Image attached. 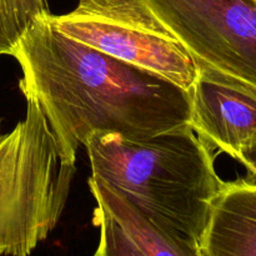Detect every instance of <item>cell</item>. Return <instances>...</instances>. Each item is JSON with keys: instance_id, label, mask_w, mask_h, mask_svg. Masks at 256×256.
<instances>
[{"instance_id": "6da1fadb", "label": "cell", "mask_w": 256, "mask_h": 256, "mask_svg": "<svg viewBox=\"0 0 256 256\" xmlns=\"http://www.w3.org/2000/svg\"><path fill=\"white\" fill-rule=\"evenodd\" d=\"M46 16L12 56L22 68L20 90L42 108L70 162L92 132L142 139L189 124V92L65 36Z\"/></svg>"}, {"instance_id": "7a4b0ae2", "label": "cell", "mask_w": 256, "mask_h": 256, "mask_svg": "<svg viewBox=\"0 0 256 256\" xmlns=\"http://www.w3.org/2000/svg\"><path fill=\"white\" fill-rule=\"evenodd\" d=\"M84 146L94 179L199 248L224 182L210 145L189 124L142 139L92 132Z\"/></svg>"}, {"instance_id": "3957f363", "label": "cell", "mask_w": 256, "mask_h": 256, "mask_svg": "<svg viewBox=\"0 0 256 256\" xmlns=\"http://www.w3.org/2000/svg\"><path fill=\"white\" fill-rule=\"evenodd\" d=\"M25 99L24 119L0 135V256H30L48 239L76 172L42 108Z\"/></svg>"}, {"instance_id": "277c9868", "label": "cell", "mask_w": 256, "mask_h": 256, "mask_svg": "<svg viewBox=\"0 0 256 256\" xmlns=\"http://www.w3.org/2000/svg\"><path fill=\"white\" fill-rule=\"evenodd\" d=\"M65 36L158 75L189 92L198 76L192 55L142 0H79L46 16Z\"/></svg>"}, {"instance_id": "5b68a950", "label": "cell", "mask_w": 256, "mask_h": 256, "mask_svg": "<svg viewBox=\"0 0 256 256\" xmlns=\"http://www.w3.org/2000/svg\"><path fill=\"white\" fill-rule=\"evenodd\" d=\"M198 68L256 90V0H142Z\"/></svg>"}, {"instance_id": "8992f818", "label": "cell", "mask_w": 256, "mask_h": 256, "mask_svg": "<svg viewBox=\"0 0 256 256\" xmlns=\"http://www.w3.org/2000/svg\"><path fill=\"white\" fill-rule=\"evenodd\" d=\"M189 94L192 130L236 160L256 138V90L198 68Z\"/></svg>"}, {"instance_id": "52a82bcc", "label": "cell", "mask_w": 256, "mask_h": 256, "mask_svg": "<svg viewBox=\"0 0 256 256\" xmlns=\"http://www.w3.org/2000/svg\"><path fill=\"white\" fill-rule=\"evenodd\" d=\"M200 256H256V182H224L210 209Z\"/></svg>"}, {"instance_id": "ba28073f", "label": "cell", "mask_w": 256, "mask_h": 256, "mask_svg": "<svg viewBox=\"0 0 256 256\" xmlns=\"http://www.w3.org/2000/svg\"><path fill=\"white\" fill-rule=\"evenodd\" d=\"M88 182L95 202L105 208L146 256H200L199 248L152 222L109 186L92 176Z\"/></svg>"}, {"instance_id": "9c48e42d", "label": "cell", "mask_w": 256, "mask_h": 256, "mask_svg": "<svg viewBox=\"0 0 256 256\" xmlns=\"http://www.w3.org/2000/svg\"><path fill=\"white\" fill-rule=\"evenodd\" d=\"M49 14V0H0V55H12L32 25Z\"/></svg>"}, {"instance_id": "30bf717a", "label": "cell", "mask_w": 256, "mask_h": 256, "mask_svg": "<svg viewBox=\"0 0 256 256\" xmlns=\"http://www.w3.org/2000/svg\"><path fill=\"white\" fill-rule=\"evenodd\" d=\"M92 222L99 226L100 240L96 250L102 256H146L99 202L94 209Z\"/></svg>"}, {"instance_id": "8fae6325", "label": "cell", "mask_w": 256, "mask_h": 256, "mask_svg": "<svg viewBox=\"0 0 256 256\" xmlns=\"http://www.w3.org/2000/svg\"><path fill=\"white\" fill-rule=\"evenodd\" d=\"M236 160L246 168L248 179L256 182V138L242 150Z\"/></svg>"}, {"instance_id": "7c38bea8", "label": "cell", "mask_w": 256, "mask_h": 256, "mask_svg": "<svg viewBox=\"0 0 256 256\" xmlns=\"http://www.w3.org/2000/svg\"><path fill=\"white\" fill-rule=\"evenodd\" d=\"M92 256H102V255H100V252L96 250V252H94V255H92Z\"/></svg>"}]
</instances>
